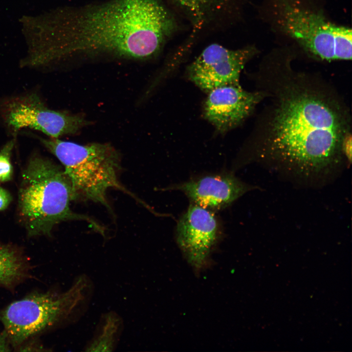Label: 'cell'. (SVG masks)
<instances>
[{"label":"cell","instance_id":"ba28073f","mask_svg":"<svg viewBox=\"0 0 352 352\" xmlns=\"http://www.w3.org/2000/svg\"><path fill=\"white\" fill-rule=\"evenodd\" d=\"M259 53L254 44L232 49L211 44L189 65L187 75L192 82L207 93L217 88L239 86L242 69Z\"/></svg>","mask_w":352,"mask_h":352},{"label":"cell","instance_id":"8992f818","mask_svg":"<svg viewBox=\"0 0 352 352\" xmlns=\"http://www.w3.org/2000/svg\"><path fill=\"white\" fill-rule=\"evenodd\" d=\"M42 144L61 162L71 185L73 200L99 203L110 210L107 192L110 188L132 196L120 183V157L110 145H81L59 138H40Z\"/></svg>","mask_w":352,"mask_h":352},{"label":"cell","instance_id":"7c38bea8","mask_svg":"<svg viewBox=\"0 0 352 352\" xmlns=\"http://www.w3.org/2000/svg\"><path fill=\"white\" fill-rule=\"evenodd\" d=\"M170 189L183 192L194 204L206 209H220L232 203L249 188L231 174H220L191 179Z\"/></svg>","mask_w":352,"mask_h":352},{"label":"cell","instance_id":"2e32d148","mask_svg":"<svg viewBox=\"0 0 352 352\" xmlns=\"http://www.w3.org/2000/svg\"><path fill=\"white\" fill-rule=\"evenodd\" d=\"M352 133L348 134L343 139L342 150L346 159L351 162L352 160Z\"/></svg>","mask_w":352,"mask_h":352},{"label":"cell","instance_id":"3957f363","mask_svg":"<svg viewBox=\"0 0 352 352\" xmlns=\"http://www.w3.org/2000/svg\"><path fill=\"white\" fill-rule=\"evenodd\" d=\"M72 200L71 183L64 170L46 158L32 156L22 173L18 198L19 215L28 235L49 236L62 221L82 220L104 236V228L94 220L71 210Z\"/></svg>","mask_w":352,"mask_h":352},{"label":"cell","instance_id":"52a82bcc","mask_svg":"<svg viewBox=\"0 0 352 352\" xmlns=\"http://www.w3.org/2000/svg\"><path fill=\"white\" fill-rule=\"evenodd\" d=\"M0 112L13 133L28 128L55 138L75 134L87 123L80 115L48 108L35 93L5 100L0 105Z\"/></svg>","mask_w":352,"mask_h":352},{"label":"cell","instance_id":"4fadbf2b","mask_svg":"<svg viewBox=\"0 0 352 352\" xmlns=\"http://www.w3.org/2000/svg\"><path fill=\"white\" fill-rule=\"evenodd\" d=\"M30 265L16 247L0 244V286L11 289L28 276Z\"/></svg>","mask_w":352,"mask_h":352},{"label":"cell","instance_id":"5bb4252c","mask_svg":"<svg viewBox=\"0 0 352 352\" xmlns=\"http://www.w3.org/2000/svg\"><path fill=\"white\" fill-rule=\"evenodd\" d=\"M123 330V321L116 313L105 314L89 343L87 345L88 352H112L116 347Z\"/></svg>","mask_w":352,"mask_h":352},{"label":"cell","instance_id":"9c48e42d","mask_svg":"<svg viewBox=\"0 0 352 352\" xmlns=\"http://www.w3.org/2000/svg\"><path fill=\"white\" fill-rule=\"evenodd\" d=\"M208 94L203 115L222 133L241 124L264 99L261 91H248L240 85L217 88Z\"/></svg>","mask_w":352,"mask_h":352},{"label":"cell","instance_id":"9a60e30c","mask_svg":"<svg viewBox=\"0 0 352 352\" xmlns=\"http://www.w3.org/2000/svg\"><path fill=\"white\" fill-rule=\"evenodd\" d=\"M15 140L7 142L0 150V182L10 181L13 176V167L10 158Z\"/></svg>","mask_w":352,"mask_h":352},{"label":"cell","instance_id":"7a4b0ae2","mask_svg":"<svg viewBox=\"0 0 352 352\" xmlns=\"http://www.w3.org/2000/svg\"><path fill=\"white\" fill-rule=\"evenodd\" d=\"M44 65L76 57L146 60L158 55L177 30L161 0H106L70 6L52 18Z\"/></svg>","mask_w":352,"mask_h":352},{"label":"cell","instance_id":"8fae6325","mask_svg":"<svg viewBox=\"0 0 352 352\" xmlns=\"http://www.w3.org/2000/svg\"><path fill=\"white\" fill-rule=\"evenodd\" d=\"M190 23V38L230 25L239 18L243 0H167Z\"/></svg>","mask_w":352,"mask_h":352},{"label":"cell","instance_id":"ac0fdd59","mask_svg":"<svg viewBox=\"0 0 352 352\" xmlns=\"http://www.w3.org/2000/svg\"><path fill=\"white\" fill-rule=\"evenodd\" d=\"M12 347L6 332H0V352H10Z\"/></svg>","mask_w":352,"mask_h":352},{"label":"cell","instance_id":"30bf717a","mask_svg":"<svg viewBox=\"0 0 352 352\" xmlns=\"http://www.w3.org/2000/svg\"><path fill=\"white\" fill-rule=\"evenodd\" d=\"M218 225L208 209L190 205L176 226L177 242L189 263L199 269L206 264L217 241Z\"/></svg>","mask_w":352,"mask_h":352},{"label":"cell","instance_id":"e0dca14e","mask_svg":"<svg viewBox=\"0 0 352 352\" xmlns=\"http://www.w3.org/2000/svg\"><path fill=\"white\" fill-rule=\"evenodd\" d=\"M11 200L12 197L9 192L0 187V211L7 208Z\"/></svg>","mask_w":352,"mask_h":352},{"label":"cell","instance_id":"6da1fadb","mask_svg":"<svg viewBox=\"0 0 352 352\" xmlns=\"http://www.w3.org/2000/svg\"><path fill=\"white\" fill-rule=\"evenodd\" d=\"M295 58L276 49L261 62L254 78L266 102L250 141L258 158L310 176L346 159L342 144L351 133L352 119L332 84L296 69Z\"/></svg>","mask_w":352,"mask_h":352},{"label":"cell","instance_id":"277c9868","mask_svg":"<svg viewBox=\"0 0 352 352\" xmlns=\"http://www.w3.org/2000/svg\"><path fill=\"white\" fill-rule=\"evenodd\" d=\"M262 14L274 30L321 61L352 59L351 28L329 19L314 0H262Z\"/></svg>","mask_w":352,"mask_h":352},{"label":"cell","instance_id":"5b68a950","mask_svg":"<svg viewBox=\"0 0 352 352\" xmlns=\"http://www.w3.org/2000/svg\"><path fill=\"white\" fill-rule=\"evenodd\" d=\"M94 286L85 275L63 292H34L13 302L0 312L12 348L45 331L78 321L86 311Z\"/></svg>","mask_w":352,"mask_h":352}]
</instances>
